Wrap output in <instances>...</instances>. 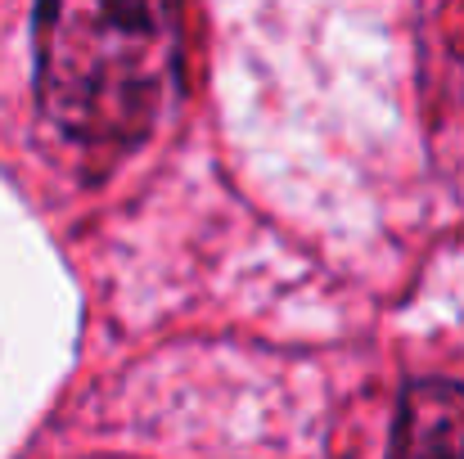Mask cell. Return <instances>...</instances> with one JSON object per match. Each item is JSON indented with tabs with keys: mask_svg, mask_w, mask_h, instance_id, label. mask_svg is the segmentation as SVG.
<instances>
[{
	"mask_svg": "<svg viewBox=\"0 0 464 459\" xmlns=\"http://www.w3.org/2000/svg\"><path fill=\"white\" fill-rule=\"evenodd\" d=\"M180 63L176 0H36V95L82 145L154 131Z\"/></svg>",
	"mask_w": 464,
	"mask_h": 459,
	"instance_id": "obj_1",
	"label": "cell"
},
{
	"mask_svg": "<svg viewBox=\"0 0 464 459\" xmlns=\"http://www.w3.org/2000/svg\"><path fill=\"white\" fill-rule=\"evenodd\" d=\"M388 459H464V387L460 383H415L401 397L392 455Z\"/></svg>",
	"mask_w": 464,
	"mask_h": 459,
	"instance_id": "obj_2",
	"label": "cell"
}]
</instances>
